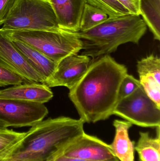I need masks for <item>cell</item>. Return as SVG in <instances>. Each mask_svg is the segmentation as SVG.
Listing matches in <instances>:
<instances>
[{"label":"cell","mask_w":160,"mask_h":161,"mask_svg":"<svg viewBox=\"0 0 160 161\" xmlns=\"http://www.w3.org/2000/svg\"><path fill=\"white\" fill-rule=\"evenodd\" d=\"M127 74L126 67L109 55L92 62L81 79L69 90V97L80 119L85 123H95L112 115L120 84Z\"/></svg>","instance_id":"6da1fadb"},{"label":"cell","mask_w":160,"mask_h":161,"mask_svg":"<svg viewBox=\"0 0 160 161\" xmlns=\"http://www.w3.org/2000/svg\"><path fill=\"white\" fill-rule=\"evenodd\" d=\"M81 119L49 118L33 126L0 161H49L85 132Z\"/></svg>","instance_id":"7a4b0ae2"},{"label":"cell","mask_w":160,"mask_h":161,"mask_svg":"<svg viewBox=\"0 0 160 161\" xmlns=\"http://www.w3.org/2000/svg\"><path fill=\"white\" fill-rule=\"evenodd\" d=\"M147 30L141 16L131 14L109 18L89 30L77 33L83 42L81 54L95 59L116 52L122 44H138Z\"/></svg>","instance_id":"3957f363"},{"label":"cell","mask_w":160,"mask_h":161,"mask_svg":"<svg viewBox=\"0 0 160 161\" xmlns=\"http://www.w3.org/2000/svg\"><path fill=\"white\" fill-rule=\"evenodd\" d=\"M4 31L11 40L23 42L57 63L70 55L78 53L83 49L82 41L77 32L60 28L49 30Z\"/></svg>","instance_id":"277c9868"},{"label":"cell","mask_w":160,"mask_h":161,"mask_svg":"<svg viewBox=\"0 0 160 161\" xmlns=\"http://www.w3.org/2000/svg\"><path fill=\"white\" fill-rule=\"evenodd\" d=\"M59 28L52 6L46 0H16L2 29L6 31Z\"/></svg>","instance_id":"5b68a950"},{"label":"cell","mask_w":160,"mask_h":161,"mask_svg":"<svg viewBox=\"0 0 160 161\" xmlns=\"http://www.w3.org/2000/svg\"><path fill=\"white\" fill-rule=\"evenodd\" d=\"M113 114L138 126L160 127V107L148 96L142 85L117 102Z\"/></svg>","instance_id":"8992f818"},{"label":"cell","mask_w":160,"mask_h":161,"mask_svg":"<svg viewBox=\"0 0 160 161\" xmlns=\"http://www.w3.org/2000/svg\"><path fill=\"white\" fill-rule=\"evenodd\" d=\"M48 113V108L42 103L0 99V121L7 128L32 127Z\"/></svg>","instance_id":"52a82bcc"},{"label":"cell","mask_w":160,"mask_h":161,"mask_svg":"<svg viewBox=\"0 0 160 161\" xmlns=\"http://www.w3.org/2000/svg\"><path fill=\"white\" fill-rule=\"evenodd\" d=\"M56 156L97 161L116 158L110 144L98 137L85 132L67 144L55 156Z\"/></svg>","instance_id":"ba28073f"},{"label":"cell","mask_w":160,"mask_h":161,"mask_svg":"<svg viewBox=\"0 0 160 161\" xmlns=\"http://www.w3.org/2000/svg\"><path fill=\"white\" fill-rule=\"evenodd\" d=\"M92 61L85 55H70L57 63L54 73L43 83L49 88L65 86L70 90L81 79Z\"/></svg>","instance_id":"9c48e42d"},{"label":"cell","mask_w":160,"mask_h":161,"mask_svg":"<svg viewBox=\"0 0 160 161\" xmlns=\"http://www.w3.org/2000/svg\"><path fill=\"white\" fill-rule=\"evenodd\" d=\"M0 66L23 78L26 83H44V79L24 59L4 30L0 28Z\"/></svg>","instance_id":"30bf717a"},{"label":"cell","mask_w":160,"mask_h":161,"mask_svg":"<svg viewBox=\"0 0 160 161\" xmlns=\"http://www.w3.org/2000/svg\"><path fill=\"white\" fill-rule=\"evenodd\" d=\"M140 83L148 96L160 107V59L150 55L137 62Z\"/></svg>","instance_id":"8fae6325"},{"label":"cell","mask_w":160,"mask_h":161,"mask_svg":"<svg viewBox=\"0 0 160 161\" xmlns=\"http://www.w3.org/2000/svg\"><path fill=\"white\" fill-rule=\"evenodd\" d=\"M59 28L72 32L80 31V24L86 0H51Z\"/></svg>","instance_id":"7c38bea8"},{"label":"cell","mask_w":160,"mask_h":161,"mask_svg":"<svg viewBox=\"0 0 160 161\" xmlns=\"http://www.w3.org/2000/svg\"><path fill=\"white\" fill-rule=\"evenodd\" d=\"M50 88L44 83H25L0 90V99L44 103L53 97Z\"/></svg>","instance_id":"4fadbf2b"},{"label":"cell","mask_w":160,"mask_h":161,"mask_svg":"<svg viewBox=\"0 0 160 161\" xmlns=\"http://www.w3.org/2000/svg\"><path fill=\"white\" fill-rule=\"evenodd\" d=\"M113 125L115 129V134L110 146L115 157L119 161H135V143L129 135L132 124L126 121L115 120Z\"/></svg>","instance_id":"5bb4252c"},{"label":"cell","mask_w":160,"mask_h":161,"mask_svg":"<svg viewBox=\"0 0 160 161\" xmlns=\"http://www.w3.org/2000/svg\"><path fill=\"white\" fill-rule=\"evenodd\" d=\"M11 41L27 63L42 76L45 81L51 76L56 69L57 63L23 42Z\"/></svg>","instance_id":"9a60e30c"},{"label":"cell","mask_w":160,"mask_h":161,"mask_svg":"<svg viewBox=\"0 0 160 161\" xmlns=\"http://www.w3.org/2000/svg\"><path fill=\"white\" fill-rule=\"evenodd\" d=\"M160 128H157L155 137L147 132H140V137L135 146L140 161H160Z\"/></svg>","instance_id":"2e32d148"},{"label":"cell","mask_w":160,"mask_h":161,"mask_svg":"<svg viewBox=\"0 0 160 161\" xmlns=\"http://www.w3.org/2000/svg\"><path fill=\"white\" fill-rule=\"evenodd\" d=\"M140 16L154 39L160 40V0H139Z\"/></svg>","instance_id":"e0dca14e"},{"label":"cell","mask_w":160,"mask_h":161,"mask_svg":"<svg viewBox=\"0 0 160 161\" xmlns=\"http://www.w3.org/2000/svg\"><path fill=\"white\" fill-rule=\"evenodd\" d=\"M109 18L100 8L86 3L81 18L80 32H85L102 23Z\"/></svg>","instance_id":"ac0fdd59"},{"label":"cell","mask_w":160,"mask_h":161,"mask_svg":"<svg viewBox=\"0 0 160 161\" xmlns=\"http://www.w3.org/2000/svg\"><path fill=\"white\" fill-rule=\"evenodd\" d=\"M87 3L104 11L109 18H113L131 14L117 0H86Z\"/></svg>","instance_id":"d6986e66"},{"label":"cell","mask_w":160,"mask_h":161,"mask_svg":"<svg viewBox=\"0 0 160 161\" xmlns=\"http://www.w3.org/2000/svg\"><path fill=\"white\" fill-rule=\"evenodd\" d=\"M25 132H16L8 129L0 130V160L19 142Z\"/></svg>","instance_id":"ffe728a7"},{"label":"cell","mask_w":160,"mask_h":161,"mask_svg":"<svg viewBox=\"0 0 160 161\" xmlns=\"http://www.w3.org/2000/svg\"><path fill=\"white\" fill-rule=\"evenodd\" d=\"M141 86L139 80L130 75L128 74L126 75L121 81L119 87L118 102L133 93Z\"/></svg>","instance_id":"44dd1931"},{"label":"cell","mask_w":160,"mask_h":161,"mask_svg":"<svg viewBox=\"0 0 160 161\" xmlns=\"http://www.w3.org/2000/svg\"><path fill=\"white\" fill-rule=\"evenodd\" d=\"M26 82L23 78L11 71L0 66V87L19 85Z\"/></svg>","instance_id":"7402d4cb"},{"label":"cell","mask_w":160,"mask_h":161,"mask_svg":"<svg viewBox=\"0 0 160 161\" xmlns=\"http://www.w3.org/2000/svg\"><path fill=\"white\" fill-rule=\"evenodd\" d=\"M16 0H0V25L6 20Z\"/></svg>","instance_id":"603a6c76"},{"label":"cell","mask_w":160,"mask_h":161,"mask_svg":"<svg viewBox=\"0 0 160 161\" xmlns=\"http://www.w3.org/2000/svg\"><path fill=\"white\" fill-rule=\"evenodd\" d=\"M131 14L140 15L139 0H117Z\"/></svg>","instance_id":"cb8c5ba5"},{"label":"cell","mask_w":160,"mask_h":161,"mask_svg":"<svg viewBox=\"0 0 160 161\" xmlns=\"http://www.w3.org/2000/svg\"><path fill=\"white\" fill-rule=\"evenodd\" d=\"M49 161H97L88 160L83 159L76 158H67L64 156H56L54 157L52 159ZM119 161L117 158L108 161Z\"/></svg>","instance_id":"d4e9b609"},{"label":"cell","mask_w":160,"mask_h":161,"mask_svg":"<svg viewBox=\"0 0 160 161\" xmlns=\"http://www.w3.org/2000/svg\"><path fill=\"white\" fill-rule=\"evenodd\" d=\"M7 129H8V128L5 125L3 124V122L0 121V130H5Z\"/></svg>","instance_id":"484cf974"},{"label":"cell","mask_w":160,"mask_h":161,"mask_svg":"<svg viewBox=\"0 0 160 161\" xmlns=\"http://www.w3.org/2000/svg\"><path fill=\"white\" fill-rule=\"evenodd\" d=\"M46 1H48V2H49V3H50L51 1V0H46Z\"/></svg>","instance_id":"4316f807"}]
</instances>
